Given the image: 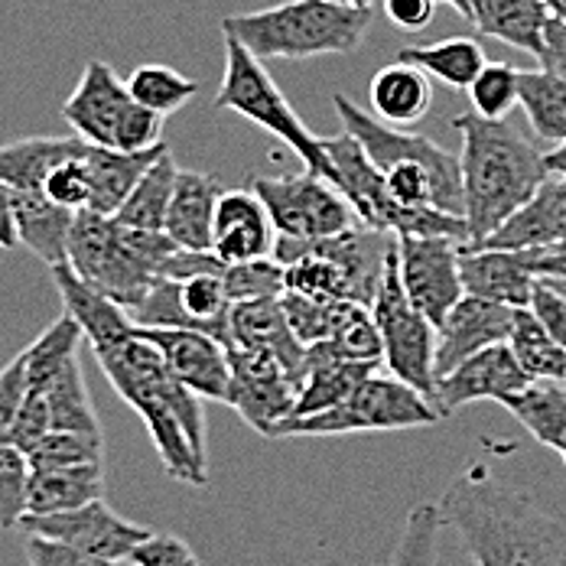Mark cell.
<instances>
[{
	"instance_id": "4fadbf2b",
	"label": "cell",
	"mask_w": 566,
	"mask_h": 566,
	"mask_svg": "<svg viewBox=\"0 0 566 566\" xmlns=\"http://www.w3.org/2000/svg\"><path fill=\"white\" fill-rule=\"evenodd\" d=\"M226 403L241 413V420L261 437H274V427L296 407L300 381L283 368V361L268 348H228Z\"/></svg>"
},
{
	"instance_id": "d6986e66",
	"label": "cell",
	"mask_w": 566,
	"mask_h": 566,
	"mask_svg": "<svg viewBox=\"0 0 566 566\" xmlns=\"http://www.w3.org/2000/svg\"><path fill=\"white\" fill-rule=\"evenodd\" d=\"M511 323H514V306L465 293L437 326V361H433L437 378L453 371L469 355L495 342H509Z\"/></svg>"
},
{
	"instance_id": "8fae6325",
	"label": "cell",
	"mask_w": 566,
	"mask_h": 566,
	"mask_svg": "<svg viewBox=\"0 0 566 566\" xmlns=\"http://www.w3.org/2000/svg\"><path fill=\"white\" fill-rule=\"evenodd\" d=\"M397 277L410 303L440 326L447 313L465 296L462 290V241L443 234H395Z\"/></svg>"
},
{
	"instance_id": "91938a15",
	"label": "cell",
	"mask_w": 566,
	"mask_h": 566,
	"mask_svg": "<svg viewBox=\"0 0 566 566\" xmlns=\"http://www.w3.org/2000/svg\"><path fill=\"white\" fill-rule=\"evenodd\" d=\"M544 164H547V170L551 172L566 176V140L564 144H557V147H551V150L544 154Z\"/></svg>"
},
{
	"instance_id": "f907efd6",
	"label": "cell",
	"mask_w": 566,
	"mask_h": 566,
	"mask_svg": "<svg viewBox=\"0 0 566 566\" xmlns=\"http://www.w3.org/2000/svg\"><path fill=\"white\" fill-rule=\"evenodd\" d=\"M30 391V378H27V355L20 352L17 358H10L0 368V440H10L13 420L27 400Z\"/></svg>"
},
{
	"instance_id": "30bf717a",
	"label": "cell",
	"mask_w": 566,
	"mask_h": 566,
	"mask_svg": "<svg viewBox=\"0 0 566 566\" xmlns=\"http://www.w3.org/2000/svg\"><path fill=\"white\" fill-rule=\"evenodd\" d=\"M228 300L222 274H199L186 281L157 277L147 296L130 310V319L147 329H199L231 348Z\"/></svg>"
},
{
	"instance_id": "1f68e13d",
	"label": "cell",
	"mask_w": 566,
	"mask_h": 566,
	"mask_svg": "<svg viewBox=\"0 0 566 566\" xmlns=\"http://www.w3.org/2000/svg\"><path fill=\"white\" fill-rule=\"evenodd\" d=\"M514 420L544 447L566 455V388L564 381H531L502 400Z\"/></svg>"
},
{
	"instance_id": "ffe728a7",
	"label": "cell",
	"mask_w": 566,
	"mask_h": 566,
	"mask_svg": "<svg viewBox=\"0 0 566 566\" xmlns=\"http://www.w3.org/2000/svg\"><path fill=\"white\" fill-rule=\"evenodd\" d=\"M274 226L254 189H222L216 206L212 251L226 264L258 261L274 254Z\"/></svg>"
},
{
	"instance_id": "e0dca14e",
	"label": "cell",
	"mask_w": 566,
	"mask_h": 566,
	"mask_svg": "<svg viewBox=\"0 0 566 566\" xmlns=\"http://www.w3.org/2000/svg\"><path fill=\"white\" fill-rule=\"evenodd\" d=\"M566 244V176L551 172L537 192L514 209L502 226L489 238L462 248H492V251H541V248H557Z\"/></svg>"
},
{
	"instance_id": "52a82bcc",
	"label": "cell",
	"mask_w": 566,
	"mask_h": 566,
	"mask_svg": "<svg viewBox=\"0 0 566 566\" xmlns=\"http://www.w3.org/2000/svg\"><path fill=\"white\" fill-rule=\"evenodd\" d=\"M326 154L336 170V186L352 202L361 226L381 228L391 234H443V238H455L465 244L462 216L397 202L381 170L368 160V154L361 150V144L352 134L342 130L339 137H326Z\"/></svg>"
},
{
	"instance_id": "f5cc1de1",
	"label": "cell",
	"mask_w": 566,
	"mask_h": 566,
	"mask_svg": "<svg viewBox=\"0 0 566 566\" xmlns=\"http://www.w3.org/2000/svg\"><path fill=\"white\" fill-rule=\"evenodd\" d=\"M527 310L534 313V319L547 329V336L564 345L566 348V296L547 281H534V290H531V303Z\"/></svg>"
},
{
	"instance_id": "5bb4252c",
	"label": "cell",
	"mask_w": 566,
	"mask_h": 566,
	"mask_svg": "<svg viewBox=\"0 0 566 566\" xmlns=\"http://www.w3.org/2000/svg\"><path fill=\"white\" fill-rule=\"evenodd\" d=\"M333 108L339 114L342 130L352 134L361 144L368 160L381 172L397 170V167H427L430 172H437L447 186H453V189L462 192L459 157L450 154V150H443L437 140H430L423 134L397 130L395 124H385L375 114L361 112L345 95H333Z\"/></svg>"
},
{
	"instance_id": "836d02e7",
	"label": "cell",
	"mask_w": 566,
	"mask_h": 566,
	"mask_svg": "<svg viewBox=\"0 0 566 566\" xmlns=\"http://www.w3.org/2000/svg\"><path fill=\"white\" fill-rule=\"evenodd\" d=\"M395 59L423 69L427 75L440 78L455 92H465L475 82V75L482 72V65L489 62L485 50L472 36H450V40H440L430 46H403V50H397Z\"/></svg>"
},
{
	"instance_id": "7c38bea8",
	"label": "cell",
	"mask_w": 566,
	"mask_h": 566,
	"mask_svg": "<svg viewBox=\"0 0 566 566\" xmlns=\"http://www.w3.org/2000/svg\"><path fill=\"white\" fill-rule=\"evenodd\" d=\"M20 531L62 541L82 554L114 560V564H127L130 554L154 534L150 527L120 517L105 499L85 502L78 509L56 511V514H23Z\"/></svg>"
},
{
	"instance_id": "7dc6e473",
	"label": "cell",
	"mask_w": 566,
	"mask_h": 566,
	"mask_svg": "<svg viewBox=\"0 0 566 566\" xmlns=\"http://www.w3.org/2000/svg\"><path fill=\"white\" fill-rule=\"evenodd\" d=\"M286 290L313 296V300H348V283L342 271L319 254H306L286 264Z\"/></svg>"
},
{
	"instance_id": "603a6c76",
	"label": "cell",
	"mask_w": 566,
	"mask_h": 566,
	"mask_svg": "<svg viewBox=\"0 0 566 566\" xmlns=\"http://www.w3.org/2000/svg\"><path fill=\"white\" fill-rule=\"evenodd\" d=\"M228 339L231 348H268L283 361V368L303 385L306 345L286 323L281 296L277 300H244L231 303L228 313Z\"/></svg>"
},
{
	"instance_id": "680465c9",
	"label": "cell",
	"mask_w": 566,
	"mask_h": 566,
	"mask_svg": "<svg viewBox=\"0 0 566 566\" xmlns=\"http://www.w3.org/2000/svg\"><path fill=\"white\" fill-rule=\"evenodd\" d=\"M20 244L17 238V216H13V199L10 192L0 186V248L3 251H13Z\"/></svg>"
},
{
	"instance_id": "4dcf8cb0",
	"label": "cell",
	"mask_w": 566,
	"mask_h": 566,
	"mask_svg": "<svg viewBox=\"0 0 566 566\" xmlns=\"http://www.w3.org/2000/svg\"><path fill=\"white\" fill-rule=\"evenodd\" d=\"M95 499H105V462L30 472L27 514H56Z\"/></svg>"
},
{
	"instance_id": "bcb514c9",
	"label": "cell",
	"mask_w": 566,
	"mask_h": 566,
	"mask_svg": "<svg viewBox=\"0 0 566 566\" xmlns=\"http://www.w3.org/2000/svg\"><path fill=\"white\" fill-rule=\"evenodd\" d=\"M281 303L290 329L296 333V339L303 342V345L333 339L339 300H313V296H303V293L286 290L281 296Z\"/></svg>"
},
{
	"instance_id": "ee69618b",
	"label": "cell",
	"mask_w": 566,
	"mask_h": 566,
	"mask_svg": "<svg viewBox=\"0 0 566 566\" xmlns=\"http://www.w3.org/2000/svg\"><path fill=\"white\" fill-rule=\"evenodd\" d=\"M30 459L10 440H0V531L20 527L30 495Z\"/></svg>"
},
{
	"instance_id": "816d5d0a",
	"label": "cell",
	"mask_w": 566,
	"mask_h": 566,
	"mask_svg": "<svg viewBox=\"0 0 566 566\" xmlns=\"http://www.w3.org/2000/svg\"><path fill=\"white\" fill-rule=\"evenodd\" d=\"M127 564L134 566H202V560L196 557V551L182 541V537H176V534H150L134 554H130V560Z\"/></svg>"
},
{
	"instance_id": "c3c4849f",
	"label": "cell",
	"mask_w": 566,
	"mask_h": 566,
	"mask_svg": "<svg viewBox=\"0 0 566 566\" xmlns=\"http://www.w3.org/2000/svg\"><path fill=\"white\" fill-rule=\"evenodd\" d=\"M164 144V114L150 112L137 102L127 105V112L120 114L117 130H114V150L124 154H137V150H150Z\"/></svg>"
},
{
	"instance_id": "7bdbcfd3",
	"label": "cell",
	"mask_w": 566,
	"mask_h": 566,
	"mask_svg": "<svg viewBox=\"0 0 566 566\" xmlns=\"http://www.w3.org/2000/svg\"><path fill=\"white\" fill-rule=\"evenodd\" d=\"M231 303L244 300H277L286 293V268L277 258H258V261H241L228 264L222 274Z\"/></svg>"
},
{
	"instance_id": "2e32d148",
	"label": "cell",
	"mask_w": 566,
	"mask_h": 566,
	"mask_svg": "<svg viewBox=\"0 0 566 566\" xmlns=\"http://www.w3.org/2000/svg\"><path fill=\"white\" fill-rule=\"evenodd\" d=\"M137 333L160 348L170 375L179 385H186L202 400H222L226 403L231 365H228V348L222 342L199 333V329H147V326H137Z\"/></svg>"
},
{
	"instance_id": "ac0fdd59",
	"label": "cell",
	"mask_w": 566,
	"mask_h": 566,
	"mask_svg": "<svg viewBox=\"0 0 566 566\" xmlns=\"http://www.w3.org/2000/svg\"><path fill=\"white\" fill-rule=\"evenodd\" d=\"M130 92L127 82L117 78L108 62L92 59L78 78V85L72 88V95L62 105V117L69 120V127L75 130V137H82L85 144L95 147H114V130L120 114L130 105Z\"/></svg>"
},
{
	"instance_id": "74e56055",
	"label": "cell",
	"mask_w": 566,
	"mask_h": 566,
	"mask_svg": "<svg viewBox=\"0 0 566 566\" xmlns=\"http://www.w3.org/2000/svg\"><path fill=\"white\" fill-rule=\"evenodd\" d=\"M127 92H130V98L137 105L167 117V114L186 108L199 95V85L192 78H186L182 72L170 69V65L147 62V65H137L127 75Z\"/></svg>"
},
{
	"instance_id": "681fc988",
	"label": "cell",
	"mask_w": 566,
	"mask_h": 566,
	"mask_svg": "<svg viewBox=\"0 0 566 566\" xmlns=\"http://www.w3.org/2000/svg\"><path fill=\"white\" fill-rule=\"evenodd\" d=\"M85 150H88V147H85ZM43 192H46L53 202H59V206L72 209V212L88 209V202H92V179H88V167H85V154L65 160L62 167H56V170L50 172Z\"/></svg>"
},
{
	"instance_id": "7402d4cb",
	"label": "cell",
	"mask_w": 566,
	"mask_h": 566,
	"mask_svg": "<svg viewBox=\"0 0 566 566\" xmlns=\"http://www.w3.org/2000/svg\"><path fill=\"white\" fill-rule=\"evenodd\" d=\"M50 274H53L65 313L78 323L82 336L95 352H105L127 336H134L137 323L130 319V313L120 303H114L108 293H102L95 283L82 281L69 264L50 268Z\"/></svg>"
},
{
	"instance_id": "ab89813d",
	"label": "cell",
	"mask_w": 566,
	"mask_h": 566,
	"mask_svg": "<svg viewBox=\"0 0 566 566\" xmlns=\"http://www.w3.org/2000/svg\"><path fill=\"white\" fill-rule=\"evenodd\" d=\"M443 517L433 502H420L407 511L403 531L397 537L388 566H437V541Z\"/></svg>"
},
{
	"instance_id": "7a4b0ae2",
	"label": "cell",
	"mask_w": 566,
	"mask_h": 566,
	"mask_svg": "<svg viewBox=\"0 0 566 566\" xmlns=\"http://www.w3.org/2000/svg\"><path fill=\"white\" fill-rule=\"evenodd\" d=\"M95 358L114 391L140 413L170 479L186 485H206L209 453L202 397L172 378L160 348L134 329V336L105 352H95Z\"/></svg>"
},
{
	"instance_id": "e575fe53",
	"label": "cell",
	"mask_w": 566,
	"mask_h": 566,
	"mask_svg": "<svg viewBox=\"0 0 566 566\" xmlns=\"http://www.w3.org/2000/svg\"><path fill=\"white\" fill-rule=\"evenodd\" d=\"M176 172H179V167H176L172 154L167 150L150 170L137 179V186L130 189L124 206L114 212V222L124 228H140V231H164L172 186H176Z\"/></svg>"
},
{
	"instance_id": "6f0895ef",
	"label": "cell",
	"mask_w": 566,
	"mask_h": 566,
	"mask_svg": "<svg viewBox=\"0 0 566 566\" xmlns=\"http://www.w3.org/2000/svg\"><path fill=\"white\" fill-rule=\"evenodd\" d=\"M531 274L544 281H566V244L557 248H541V251H521Z\"/></svg>"
},
{
	"instance_id": "d6a6232c",
	"label": "cell",
	"mask_w": 566,
	"mask_h": 566,
	"mask_svg": "<svg viewBox=\"0 0 566 566\" xmlns=\"http://www.w3.org/2000/svg\"><path fill=\"white\" fill-rule=\"evenodd\" d=\"M517 105L527 114L534 137L547 147L566 140V78L551 69H517Z\"/></svg>"
},
{
	"instance_id": "ba28073f",
	"label": "cell",
	"mask_w": 566,
	"mask_h": 566,
	"mask_svg": "<svg viewBox=\"0 0 566 566\" xmlns=\"http://www.w3.org/2000/svg\"><path fill=\"white\" fill-rule=\"evenodd\" d=\"M371 313H375V323L381 333V365L388 368V375H395L410 388H417L420 395L430 397L433 385H437V368H433L437 326L403 293L400 277H397L395 254L388 261L385 281L375 293Z\"/></svg>"
},
{
	"instance_id": "6125c7cd",
	"label": "cell",
	"mask_w": 566,
	"mask_h": 566,
	"mask_svg": "<svg viewBox=\"0 0 566 566\" xmlns=\"http://www.w3.org/2000/svg\"><path fill=\"white\" fill-rule=\"evenodd\" d=\"M345 3H352V7H358V10H375L378 0H345Z\"/></svg>"
},
{
	"instance_id": "83f0119b",
	"label": "cell",
	"mask_w": 566,
	"mask_h": 566,
	"mask_svg": "<svg viewBox=\"0 0 566 566\" xmlns=\"http://www.w3.org/2000/svg\"><path fill=\"white\" fill-rule=\"evenodd\" d=\"M13 199V216H17V238L20 244L40 258L46 268L65 264V248H69V231L75 212L53 202L43 189L33 192H10Z\"/></svg>"
},
{
	"instance_id": "f546056e",
	"label": "cell",
	"mask_w": 566,
	"mask_h": 566,
	"mask_svg": "<svg viewBox=\"0 0 566 566\" xmlns=\"http://www.w3.org/2000/svg\"><path fill=\"white\" fill-rule=\"evenodd\" d=\"M368 98L375 117L395 127H407L413 120H420L433 105V85L430 75L410 62H391L385 65L371 85H368Z\"/></svg>"
},
{
	"instance_id": "9c48e42d",
	"label": "cell",
	"mask_w": 566,
	"mask_h": 566,
	"mask_svg": "<svg viewBox=\"0 0 566 566\" xmlns=\"http://www.w3.org/2000/svg\"><path fill=\"white\" fill-rule=\"evenodd\" d=\"M281 238H329L358 226L352 202L326 176L303 170L296 176H258L251 182Z\"/></svg>"
},
{
	"instance_id": "cb8c5ba5",
	"label": "cell",
	"mask_w": 566,
	"mask_h": 566,
	"mask_svg": "<svg viewBox=\"0 0 566 566\" xmlns=\"http://www.w3.org/2000/svg\"><path fill=\"white\" fill-rule=\"evenodd\" d=\"M482 36H495L537 59L544 50L547 7L544 0H447Z\"/></svg>"
},
{
	"instance_id": "94428289",
	"label": "cell",
	"mask_w": 566,
	"mask_h": 566,
	"mask_svg": "<svg viewBox=\"0 0 566 566\" xmlns=\"http://www.w3.org/2000/svg\"><path fill=\"white\" fill-rule=\"evenodd\" d=\"M544 7H547V13L554 20H564L566 23V0H544Z\"/></svg>"
},
{
	"instance_id": "d590c367",
	"label": "cell",
	"mask_w": 566,
	"mask_h": 566,
	"mask_svg": "<svg viewBox=\"0 0 566 566\" xmlns=\"http://www.w3.org/2000/svg\"><path fill=\"white\" fill-rule=\"evenodd\" d=\"M509 348L531 381H566V348L547 336V329L534 319L527 306L514 310Z\"/></svg>"
},
{
	"instance_id": "6da1fadb",
	"label": "cell",
	"mask_w": 566,
	"mask_h": 566,
	"mask_svg": "<svg viewBox=\"0 0 566 566\" xmlns=\"http://www.w3.org/2000/svg\"><path fill=\"white\" fill-rule=\"evenodd\" d=\"M475 566H566V521L472 462L437 502Z\"/></svg>"
},
{
	"instance_id": "be15d7a7",
	"label": "cell",
	"mask_w": 566,
	"mask_h": 566,
	"mask_svg": "<svg viewBox=\"0 0 566 566\" xmlns=\"http://www.w3.org/2000/svg\"><path fill=\"white\" fill-rule=\"evenodd\" d=\"M564 462H566V455H564Z\"/></svg>"
},
{
	"instance_id": "8992f818",
	"label": "cell",
	"mask_w": 566,
	"mask_h": 566,
	"mask_svg": "<svg viewBox=\"0 0 566 566\" xmlns=\"http://www.w3.org/2000/svg\"><path fill=\"white\" fill-rule=\"evenodd\" d=\"M443 417L430 397L410 388L395 375H368L352 395L329 410L310 417H286L274 427L271 440L281 437H345V433H385V430H417L437 427Z\"/></svg>"
},
{
	"instance_id": "d4e9b609",
	"label": "cell",
	"mask_w": 566,
	"mask_h": 566,
	"mask_svg": "<svg viewBox=\"0 0 566 566\" xmlns=\"http://www.w3.org/2000/svg\"><path fill=\"white\" fill-rule=\"evenodd\" d=\"M462 290L469 296H482L492 303H505L514 310H524L531 303L534 274L521 251H492V248H462L459 261Z\"/></svg>"
},
{
	"instance_id": "60d3db41",
	"label": "cell",
	"mask_w": 566,
	"mask_h": 566,
	"mask_svg": "<svg viewBox=\"0 0 566 566\" xmlns=\"http://www.w3.org/2000/svg\"><path fill=\"white\" fill-rule=\"evenodd\" d=\"M27 459H30V469L92 465V462H105V440H102V433L50 430L43 440H36L27 450Z\"/></svg>"
},
{
	"instance_id": "f6af8a7d",
	"label": "cell",
	"mask_w": 566,
	"mask_h": 566,
	"mask_svg": "<svg viewBox=\"0 0 566 566\" xmlns=\"http://www.w3.org/2000/svg\"><path fill=\"white\" fill-rule=\"evenodd\" d=\"M465 92H469L475 114L505 117L517 105V69L509 62H485Z\"/></svg>"
},
{
	"instance_id": "4316f807",
	"label": "cell",
	"mask_w": 566,
	"mask_h": 566,
	"mask_svg": "<svg viewBox=\"0 0 566 566\" xmlns=\"http://www.w3.org/2000/svg\"><path fill=\"white\" fill-rule=\"evenodd\" d=\"M82 137H20L0 144V186L7 192H33L46 176L72 157L85 154Z\"/></svg>"
},
{
	"instance_id": "db71d44e",
	"label": "cell",
	"mask_w": 566,
	"mask_h": 566,
	"mask_svg": "<svg viewBox=\"0 0 566 566\" xmlns=\"http://www.w3.org/2000/svg\"><path fill=\"white\" fill-rule=\"evenodd\" d=\"M27 560L30 566H120L114 560H102L92 554H82L62 541H50V537H36L27 534Z\"/></svg>"
},
{
	"instance_id": "5b68a950",
	"label": "cell",
	"mask_w": 566,
	"mask_h": 566,
	"mask_svg": "<svg viewBox=\"0 0 566 566\" xmlns=\"http://www.w3.org/2000/svg\"><path fill=\"white\" fill-rule=\"evenodd\" d=\"M212 108L241 114L244 120L264 127L303 160L306 170L336 182L333 160L326 154V137H316L303 124V117L293 112L281 85L274 82V75L264 69V59L248 53L234 36H226V75Z\"/></svg>"
},
{
	"instance_id": "f35d334b",
	"label": "cell",
	"mask_w": 566,
	"mask_h": 566,
	"mask_svg": "<svg viewBox=\"0 0 566 566\" xmlns=\"http://www.w3.org/2000/svg\"><path fill=\"white\" fill-rule=\"evenodd\" d=\"M82 339H85V336H82L78 323H75L69 313H62L50 329L40 333V339L33 342V345H27L23 355H27V378H30V388H46L59 371H62V365H65L72 355H78V342Z\"/></svg>"
},
{
	"instance_id": "44dd1931",
	"label": "cell",
	"mask_w": 566,
	"mask_h": 566,
	"mask_svg": "<svg viewBox=\"0 0 566 566\" xmlns=\"http://www.w3.org/2000/svg\"><path fill=\"white\" fill-rule=\"evenodd\" d=\"M375 371H381V361L345 358L329 339L306 345L303 385H300L296 407H293L290 417H310V413H319V410L336 407L339 400H345V397L352 395Z\"/></svg>"
},
{
	"instance_id": "8d00e7d4",
	"label": "cell",
	"mask_w": 566,
	"mask_h": 566,
	"mask_svg": "<svg viewBox=\"0 0 566 566\" xmlns=\"http://www.w3.org/2000/svg\"><path fill=\"white\" fill-rule=\"evenodd\" d=\"M46 403H50V430L102 433V423H98L95 403L88 395L78 355H72L56 378L46 385Z\"/></svg>"
},
{
	"instance_id": "f1b7e54d",
	"label": "cell",
	"mask_w": 566,
	"mask_h": 566,
	"mask_svg": "<svg viewBox=\"0 0 566 566\" xmlns=\"http://www.w3.org/2000/svg\"><path fill=\"white\" fill-rule=\"evenodd\" d=\"M167 150H170L167 140L150 147V150H137V154L88 144V150H85V167H88V179H92L88 209H95L102 216H114L124 206V199L130 196V189L137 186V179L150 170Z\"/></svg>"
},
{
	"instance_id": "9a60e30c",
	"label": "cell",
	"mask_w": 566,
	"mask_h": 566,
	"mask_svg": "<svg viewBox=\"0 0 566 566\" xmlns=\"http://www.w3.org/2000/svg\"><path fill=\"white\" fill-rule=\"evenodd\" d=\"M527 385H531V378L521 371L509 342H495V345L469 355L465 361H459L453 371L440 375L430 391V403L447 420L465 403H479V400L502 403L505 397L517 395Z\"/></svg>"
},
{
	"instance_id": "9f6ffc18",
	"label": "cell",
	"mask_w": 566,
	"mask_h": 566,
	"mask_svg": "<svg viewBox=\"0 0 566 566\" xmlns=\"http://www.w3.org/2000/svg\"><path fill=\"white\" fill-rule=\"evenodd\" d=\"M537 62L551 72H557L560 78H566V23L564 20H554L547 17V27H544V50Z\"/></svg>"
},
{
	"instance_id": "b9f144b4",
	"label": "cell",
	"mask_w": 566,
	"mask_h": 566,
	"mask_svg": "<svg viewBox=\"0 0 566 566\" xmlns=\"http://www.w3.org/2000/svg\"><path fill=\"white\" fill-rule=\"evenodd\" d=\"M333 345L345 358L358 361H381V333L375 323L371 306L355 303V300H339L336 310V329H333Z\"/></svg>"
},
{
	"instance_id": "277c9868",
	"label": "cell",
	"mask_w": 566,
	"mask_h": 566,
	"mask_svg": "<svg viewBox=\"0 0 566 566\" xmlns=\"http://www.w3.org/2000/svg\"><path fill=\"white\" fill-rule=\"evenodd\" d=\"M368 30L371 10L345 0H286L222 20V33L258 59L348 56L365 43Z\"/></svg>"
},
{
	"instance_id": "3957f363",
	"label": "cell",
	"mask_w": 566,
	"mask_h": 566,
	"mask_svg": "<svg viewBox=\"0 0 566 566\" xmlns=\"http://www.w3.org/2000/svg\"><path fill=\"white\" fill-rule=\"evenodd\" d=\"M453 127L462 134L459 176L465 244H475L521 209L551 170L544 154L505 117L459 114Z\"/></svg>"
},
{
	"instance_id": "11a10c76",
	"label": "cell",
	"mask_w": 566,
	"mask_h": 566,
	"mask_svg": "<svg viewBox=\"0 0 566 566\" xmlns=\"http://www.w3.org/2000/svg\"><path fill=\"white\" fill-rule=\"evenodd\" d=\"M385 13L400 30H423L437 13V0H385Z\"/></svg>"
},
{
	"instance_id": "484cf974",
	"label": "cell",
	"mask_w": 566,
	"mask_h": 566,
	"mask_svg": "<svg viewBox=\"0 0 566 566\" xmlns=\"http://www.w3.org/2000/svg\"><path fill=\"white\" fill-rule=\"evenodd\" d=\"M219 196H222V182L216 176L179 170L176 172V186H172L164 231L179 248L212 251V228H216Z\"/></svg>"
}]
</instances>
